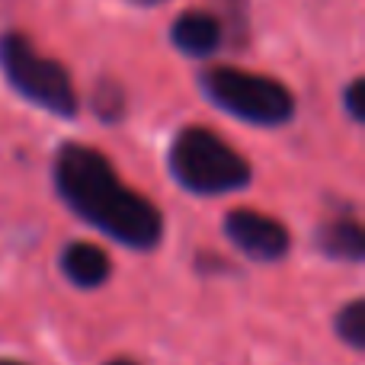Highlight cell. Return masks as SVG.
<instances>
[{"label":"cell","mask_w":365,"mask_h":365,"mask_svg":"<svg viewBox=\"0 0 365 365\" xmlns=\"http://www.w3.org/2000/svg\"><path fill=\"white\" fill-rule=\"evenodd\" d=\"M55 192L90 227L128 250H154L164 240V215L138 189L125 186L113 160L96 148L64 141L51 160Z\"/></svg>","instance_id":"1"},{"label":"cell","mask_w":365,"mask_h":365,"mask_svg":"<svg viewBox=\"0 0 365 365\" xmlns=\"http://www.w3.org/2000/svg\"><path fill=\"white\" fill-rule=\"evenodd\" d=\"M170 177L192 195H227L250 186L253 170L240 151H234L218 132L186 125L173 135L167 151Z\"/></svg>","instance_id":"2"},{"label":"cell","mask_w":365,"mask_h":365,"mask_svg":"<svg viewBox=\"0 0 365 365\" xmlns=\"http://www.w3.org/2000/svg\"><path fill=\"white\" fill-rule=\"evenodd\" d=\"M202 93L234 119L259 128H279L295 119V96L285 83L240 68H208L199 77Z\"/></svg>","instance_id":"3"},{"label":"cell","mask_w":365,"mask_h":365,"mask_svg":"<svg viewBox=\"0 0 365 365\" xmlns=\"http://www.w3.org/2000/svg\"><path fill=\"white\" fill-rule=\"evenodd\" d=\"M0 71L6 83L32 106L58 119H74L81 103L71 83V74L55 58H45L23 32H6L0 38Z\"/></svg>","instance_id":"4"},{"label":"cell","mask_w":365,"mask_h":365,"mask_svg":"<svg viewBox=\"0 0 365 365\" xmlns=\"http://www.w3.org/2000/svg\"><path fill=\"white\" fill-rule=\"evenodd\" d=\"M225 237L253 263H279L292 250L289 227L253 208H234L225 215Z\"/></svg>","instance_id":"5"},{"label":"cell","mask_w":365,"mask_h":365,"mask_svg":"<svg viewBox=\"0 0 365 365\" xmlns=\"http://www.w3.org/2000/svg\"><path fill=\"white\" fill-rule=\"evenodd\" d=\"M58 266H61L64 279L77 289H100V285L109 282L113 276V259L103 247L90 244V240H71L68 247L58 257Z\"/></svg>","instance_id":"6"},{"label":"cell","mask_w":365,"mask_h":365,"mask_svg":"<svg viewBox=\"0 0 365 365\" xmlns=\"http://www.w3.org/2000/svg\"><path fill=\"white\" fill-rule=\"evenodd\" d=\"M170 42L189 58H212L221 45V23L205 10H186L173 19Z\"/></svg>","instance_id":"7"},{"label":"cell","mask_w":365,"mask_h":365,"mask_svg":"<svg viewBox=\"0 0 365 365\" xmlns=\"http://www.w3.org/2000/svg\"><path fill=\"white\" fill-rule=\"evenodd\" d=\"M314 244L324 257L336 259V263L359 266L365 259V234L353 215H336V218L324 221L314 234Z\"/></svg>","instance_id":"8"},{"label":"cell","mask_w":365,"mask_h":365,"mask_svg":"<svg viewBox=\"0 0 365 365\" xmlns=\"http://www.w3.org/2000/svg\"><path fill=\"white\" fill-rule=\"evenodd\" d=\"M334 334L340 336L349 349L362 353L365 349V304H362V298H353V302H346L340 311H336Z\"/></svg>","instance_id":"9"},{"label":"cell","mask_w":365,"mask_h":365,"mask_svg":"<svg viewBox=\"0 0 365 365\" xmlns=\"http://www.w3.org/2000/svg\"><path fill=\"white\" fill-rule=\"evenodd\" d=\"M96 113H100L103 122H115L122 115V90L115 87H106L103 83L100 90H96Z\"/></svg>","instance_id":"10"},{"label":"cell","mask_w":365,"mask_h":365,"mask_svg":"<svg viewBox=\"0 0 365 365\" xmlns=\"http://www.w3.org/2000/svg\"><path fill=\"white\" fill-rule=\"evenodd\" d=\"M359 93H362V81H353L343 90V109L353 122H362V106H359Z\"/></svg>","instance_id":"11"},{"label":"cell","mask_w":365,"mask_h":365,"mask_svg":"<svg viewBox=\"0 0 365 365\" xmlns=\"http://www.w3.org/2000/svg\"><path fill=\"white\" fill-rule=\"evenodd\" d=\"M132 4H141V6H154V4H160V0H132Z\"/></svg>","instance_id":"12"},{"label":"cell","mask_w":365,"mask_h":365,"mask_svg":"<svg viewBox=\"0 0 365 365\" xmlns=\"http://www.w3.org/2000/svg\"><path fill=\"white\" fill-rule=\"evenodd\" d=\"M106 365H135V362H128V359H113V362H106Z\"/></svg>","instance_id":"13"},{"label":"cell","mask_w":365,"mask_h":365,"mask_svg":"<svg viewBox=\"0 0 365 365\" xmlns=\"http://www.w3.org/2000/svg\"><path fill=\"white\" fill-rule=\"evenodd\" d=\"M0 365H23V362H13V359H0Z\"/></svg>","instance_id":"14"}]
</instances>
